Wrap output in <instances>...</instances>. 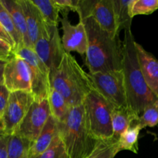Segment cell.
<instances>
[{"mask_svg":"<svg viewBox=\"0 0 158 158\" xmlns=\"http://www.w3.org/2000/svg\"><path fill=\"white\" fill-rule=\"evenodd\" d=\"M82 22V21H81ZM88 38L85 65L89 74L122 70L123 42L101 29L94 18L83 20Z\"/></svg>","mask_w":158,"mask_h":158,"instance_id":"obj_1","label":"cell"},{"mask_svg":"<svg viewBox=\"0 0 158 158\" xmlns=\"http://www.w3.org/2000/svg\"><path fill=\"white\" fill-rule=\"evenodd\" d=\"M135 42L131 29L125 30L122 47V71L129 107L140 117L148 106L157 101L158 97L148 87L143 78L139 64Z\"/></svg>","mask_w":158,"mask_h":158,"instance_id":"obj_2","label":"cell"},{"mask_svg":"<svg viewBox=\"0 0 158 158\" xmlns=\"http://www.w3.org/2000/svg\"><path fill=\"white\" fill-rule=\"evenodd\" d=\"M50 85L70 107L83 104L88 94L95 89L89 73L69 52H66L59 67L50 72Z\"/></svg>","mask_w":158,"mask_h":158,"instance_id":"obj_3","label":"cell"},{"mask_svg":"<svg viewBox=\"0 0 158 158\" xmlns=\"http://www.w3.org/2000/svg\"><path fill=\"white\" fill-rule=\"evenodd\" d=\"M57 123L59 136L69 158H88L100 142L88 131L83 104L70 107L64 121Z\"/></svg>","mask_w":158,"mask_h":158,"instance_id":"obj_4","label":"cell"},{"mask_svg":"<svg viewBox=\"0 0 158 158\" xmlns=\"http://www.w3.org/2000/svg\"><path fill=\"white\" fill-rule=\"evenodd\" d=\"M83 106L86 127L93 138L98 141L114 138L111 117L114 106L96 89L88 94Z\"/></svg>","mask_w":158,"mask_h":158,"instance_id":"obj_5","label":"cell"},{"mask_svg":"<svg viewBox=\"0 0 158 158\" xmlns=\"http://www.w3.org/2000/svg\"><path fill=\"white\" fill-rule=\"evenodd\" d=\"M33 50L50 72L56 69L66 52L62 43L58 27L49 26L43 22Z\"/></svg>","mask_w":158,"mask_h":158,"instance_id":"obj_6","label":"cell"},{"mask_svg":"<svg viewBox=\"0 0 158 158\" xmlns=\"http://www.w3.org/2000/svg\"><path fill=\"white\" fill-rule=\"evenodd\" d=\"M27 63L31 77V94L34 100L41 102L48 99L50 91V70L33 49L23 46L14 52Z\"/></svg>","mask_w":158,"mask_h":158,"instance_id":"obj_7","label":"cell"},{"mask_svg":"<svg viewBox=\"0 0 158 158\" xmlns=\"http://www.w3.org/2000/svg\"><path fill=\"white\" fill-rule=\"evenodd\" d=\"M89 75L95 89L114 107H129L123 71L89 73Z\"/></svg>","mask_w":158,"mask_h":158,"instance_id":"obj_8","label":"cell"},{"mask_svg":"<svg viewBox=\"0 0 158 158\" xmlns=\"http://www.w3.org/2000/svg\"><path fill=\"white\" fill-rule=\"evenodd\" d=\"M34 101L30 92L16 91L10 93L2 117L5 134L10 136L15 134Z\"/></svg>","mask_w":158,"mask_h":158,"instance_id":"obj_9","label":"cell"},{"mask_svg":"<svg viewBox=\"0 0 158 158\" xmlns=\"http://www.w3.org/2000/svg\"><path fill=\"white\" fill-rule=\"evenodd\" d=\"M51 116L48 99L34 101L26 117L17 128L15 134L28 139L32 143L36 140Z\"/></svg>","mask_w":158,"mask_h":158,"instance_id":"obj_10","label":"cell"},{"mask_svg":"<svg viewBox=\"0 0 158 158\" xmlns=\"http://www.w3.org/2000/svg\"><path fill=\"white\" fill-rule=\"evenodd\" d=\"M62 25V43L66 52H77L82 57L86 56L88 49V38L85 25L79 21L78 24L72 25L68 14H63L60 19Z\"/></svg>","mask_w":158,"mask_h":158,"instance_id":"obj_11","label":"cell"},{"mask_svg":"<svg viewBox=\"0 0 158 158\" xmlns=\"http://www.w3.org/2000/svg\"><path fill=\"white\" fill-rule=\"evenodd\" d=\"M4 85L9 92L26 91L31 93V77L29 66L24 60L14 56L6 63Z\"/></svg>","mask_w":158,"mask_h":158,"instance_id":"obj_12","label":"cell"},{"mask_svg":"<svg viewBox=\"0 0 158 158\" xmlns=\"http://www.w3.org/2000/svg\"><path fill=\"white\" fill-rule=\"evenodd\" d=\"M103 30L114 36L119 35L113 0H96L90 16Z\"/></svg>","mask_w":158,"mask_h":158,"instance_id":"obj_13","label":"cell"},{"mask_svg":"<svg viewBox=\"0 0 158 158\" xmlns=\"http://www.w3.org/2000/svg\"><path fill=\"white\" fill-rule=\"evenodd\" d=\"M135 48L145 82L151 90L158 97V60L137 42Z\"/></svg>","mask_w":158,"mask_h":158,"instance_id":"obj_14","label":"cell"},{"mask_svg":"<svg viewBox=\"0 0 158 158\" xmlns=\"http://www.w3.org/2000/svg\"><path fill=\"white\" fill-rule=\"evenodd\" d=\"M18 2L24 13L28 36L30 42L31 48L33 49L34 45L38 40L44 21L39 9L31 0H18Z\"/></svg>","mask_w":158,"mask_h":158,"instance_id":"obj_15","label":"cell"},{"mask_svg":"<svg viewBox=\"0 0 158 158\" xmlns=\"http://www.w3.org/2000/svg\"><path fill=\"white\" fill-rule=\"evenodd\" d=\"M59 134L57 121L50 116L43 131L30 149V158H35L43 154L52 143Z\"/></svg>","mask_w":158,"mask_h":158,"instance_id":"obj_16","label":"cell"},{"mask_svg":"<svg viewBox=\"0 0 158 158\" xmlns=\"http://www.w3.org/2000/svg\"><path fill=\"white\" fill-rule=\"evenodd\" d=\"M1 2L10 14L14 26L21 36L24 46L29 49H32L28 36L26 19L23 9L19 3L18 0H1Z\"/></svg>","mask_w":158,"mask_h":158,"instance_id":"obj_17","label":"cell"},{"mask_svg":"<svg viewBox=\"0 0 158 158\" xmlns=\"http://www.w3.org/2000/svg\"><path fill=\"white\" fill-rule=\"evenodd\" d=\"M111 117L114 130V138L119 140L121 134L136 120H137L139 116L134 114L129 107H114Z\"/></svg>","mask_w":158,"mask_h":158,"instance_id":"obj_18","label":"cell"},{"mask_svg":"<svg viewBox=\"0 0 158 158\" xmlns=\"http://www.w3.org/2000/svg\"><path fill=\"white\" fill-rule=\"evenodd\" d=\"M134 0H113L118 32L131 29V7Z\"/></svg>","mask_w":158,"mask_h":158,"instance_id":"obj_19","label":"cell"},{"mask_svg":"<svg viewBox=\"0 0 158 158\" xmlns=\"http://www.w3.org/2000/svg\"><path fill=\"white\" fill-rule=\"evenodd\" d=\"M51 116L57 122L64 121L69 114L70 106L61 94L51 87L48 97Z\"/></svg>","mask_w":158,"mask_h":158,"instance_id":"obj_20","label":"cell"},{"mask_svg":"<svg viewBox=\"0 0 158 158\" xmlns=\"http://www.w3.org/2000/svg\"><path fill=\"white\" fill-rule=\"evenodd\" d=\"M32 142L16 134L10 135L8 140V158H30Z\"/></svg>","mask_w":158,"mask_h":158,"instance_id":"obj_21","label":"cell"},{"mask_svg":"<svg viewBox=\"0 0 158 158\" xmlns=\"http://www.w3.org/2000/svg\"><path fill=\"white\" fill-rule=\"evenodd\" d=\"M37 7L41 14L43 19L47 25L51 26H58L60 21L59 14L60 8L54 0H31Z\"/></svg>","mask_w":158,"mask_h":158,"instance_id":"obj_22","label":"cell"},{"mask_svg":"<svg viewBox=\"0 0 158 158\" xmlns=\"http://www.w3.org/2000/svg\"><path fill=\"white\" fill-rule=\"evenodd\" d=\"M140 127L136 124H132L126 130L118 140L119 151H130L133 153H138V138Z\"/></svg>","mask_w":158,"mask_h":158,"instance_id":"obj_23","label":"cell"},{"mask_svg":"<svg viewBox=\"0 0 158 158\" xmlns=\"http://www.w3.org/2000/svg\"><path fill=\"white\" fill-rule=\"evenodd\" d=\"M0 23L6 29L8 33L10 35V36L13 40L15 45V51L16 49H19V48L23 47V46H25L21 36L19 34V32H17L16 29H15V26H14V23L12 22L10 14L8 12L7 9H6V7L3 6L1 0H0Z\"/></svg>","mask_w":158,"mask_h":158,"instance_id":"obj_24","label":"cell"},{"mask_svg":"<svg viewBox=\"0 0 158 158\" xmlns=\"http://www.w3.org/2000/svg\"><path fill=\"white\" fill-rule=\"evenodd\" d=\"M119 152L118 140L113 138L110 140L100 141L88 158H114Z\"/></svg>","mask_w":158,"mask_h":158,"instance_id":"obj_25","label":"cell"},{"mask_svg":"<svg viewBox=\"0 0 158 158\" xmlns=\"http://www.w3.org/2000/svg\"><path fill=\"white\" fill-rule=\"evenodd\" d=\"M133 124H136L143 130L147 127H154L158 124V100L155 103L148 106L143 114Z\"/></svg>","mask_w":158,"mask_h":158,"instance_id":"obj_26","label":"cell"},{"mask_svg":"<svg viewBox=\"0 0 158 158\" xmlns=\"http://www.w3.org/2000/svg\"><path fill=\"white\" fill-rule=\"evenodd\" d=\"M158 9V0H134L131 7V15H150Z\"/></svg>","mask_w":158,"mask_h":158,"instance_id":"obj_27","label":"cell"},{"mask_svg":"<svg viewBox=\"0 0 158 158\" xmlns=\"http://www.w3.org/2000/svg\"><path fill=\"white\" fill-rule=\"evenodd\" d=\"M35 158H69L60 136H56L51 146L43 153Z\"/></svg>","mask_w":158,"mask_h":158,"instance_id":"obj_28","label":"cell"},{"mask_svg":"<svg viewBox=\"0 0 158 158\" xmlns=\"http://www.w3.org/2000/svg\"><path fill=\"white\" fill-rule=\"evenodd\" d=\"M62 14H68L69 11L77 12L78 0H54Z\"/></svg>","mask_w":158,"mask_h":158,"instance_id":"obj_29","label":"cell"},{"mask_svg":"<svg viewBox=\"0 0 158 158\" xmlns=\"http://www.w3.org/2000/svg\"><path fill=\"white\" fill-rule=\"evenodd\" d=\"M14 56L15 53L12 46L0 39V60L8 62Z\"/></svg>","mask_w":158,"mask_h":158,"instance_id":"obj_30","label":"cell"},{"mask_svg":"<svg viewBox=\"0 0 158 158\" xmlns=\"http://www.w3.org/2000/svg\"><path fill=\"white\" fill-rule=\"evenodd\" d=\"M9 95H10V92L6 88V86L4 84L1 85L0 86V115L2 117L7 104Z\"/></svg>","mask_w":158,"mask_h":158,"instance_id":"obj_31","label":"cell"},{"mask_svg":"<svg viewBox=\"0 0 158 158\" xmlns=\"http://www.w3.org/2000/svg\"><path fill=\"white\" fill-rule=\"evenodd\" d=\"M9 135L0 134V158H8V140Z\"/></svg>","mask_w":158,"mask_h":158,"instance_id":"obj_32","label":"cell"},{"mask_svg":"<svg viewBox=\"0 0 158 158\" xmlns=\"http://www.w3.org/2000/svg\"><path fill=\"white\" fill-rule=\"evenodd\" d=\"M0 39L4 40V41H6V43H9V45H11V46H12V48H13L14 51H15V43H14L12 37L10 36V35H9V34L8 33L7 31L6 30V29L2 26L1 23H0Z\"/></svg>","mask_w":158,"mask_h":158,"instance_id":"obj_33","label":"cell"},{"mask_svg":"<svg viewBox=\"0 0 158 158\" xmlns=\"http://www.w3.org/2000/svg\"><path fill=\"white\" fill-rule=\"evenodd\" d=\"M7 62L0 60V86L4 84V71Z\"/></svg>","mask_w":158,"mask_h":158,"instance_id":"obj_34","label":"cell"},{"mask_svg":"<svg viewBox=\"0 0 158 158\" xmlns=\"http://www.w3.org/2000/svg\"><path fill=\"white\" fill-rule=\"evenodd\" d=\"M3 132V124H2V116L0 115V134Z\"/></svg>","mask_w":158,"mask_h":158,"instance_id":"obj_35","label":"cell"}]
</instances>
